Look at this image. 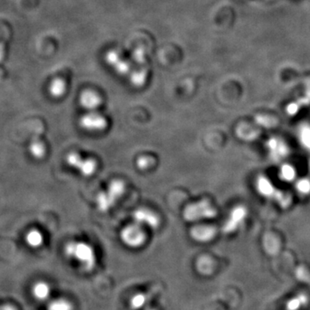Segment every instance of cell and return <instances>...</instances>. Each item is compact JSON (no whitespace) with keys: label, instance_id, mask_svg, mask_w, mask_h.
Segmentation results:
<instances>
[{"label":"cell","instance_id":"obj_1","mask_svg":"<svg viewBox=\"0 0 310 310\" xmlns=\"http://www.w3.org/2000/svg\"><path fill=\"white\" fill-rule=\"evenodd\" d=\"M67 256L76 260L86 271H91L96 267V253L92 246L87 243L72 241L65 247Z\"/></svg>","mask_w":310,"mask_h":310},{"label":"cell","instance_id":"obj_2","mask_svg":"<svg viewBox=\"0 0 310 310\" xmlns=\"http://www.w3.org/2000/svg\"><path fill=\"white\" fill-rule=\"evenodd\" d=\"M125 184L122 180L115 179L110 183L108 188L99 193L96 202L98 209L102 212H106L115 205L118 199L124 194Z\"/></svg>","mask_w":310,"mask_h":310},{"label":"cell","instance_id":"obj_3","mask_svg":"<svg viewBox=\"0 0 310 310\" xmlns=\"http://www.w3.org/2000/svg\"><path fill=\"white\" fill-rule=\"evenodd\" d=\"M183 216L188 222H197L215 217L216 216V210L208 200H202L186 206L184 209Z\"/></svg>","mask_w":310,"mask_h":310},{"label":"cell","instance_id":"obj_4","mask_svg":"<svg viewBox=\"0 0 310 310\" xmlns=\"http://www.w3.org/2000/svg\"><path fill=\"white\" fill-rule=\"evenodd\" d=\"M66 160L68 165L78 170L81 175L84 177H90L94 174L98 167V164L94 158H83L78 153L72 152L68 154Z\"/></svg>","mask_w":310,"mask_h":310},{"label":"cell","instance_id":"obj_5","mask_svg":"<svg viewBox=\"0 0 310 310\" xmlns=\"http://www.w3.org/2000/svg\"><path fill=\"white\" fill-rule=\"evenodd\" d=\"M121 239L126 246L131 248H138L145 243L146 233L142 226L135 223L125 227L121 230Z\"/></svg>","mask_w":310,"mask_h":310},{"label":"cell","instance_id":"obj_6","mask_svg":"<svg viewBox=\"0 0 310 310\" xmlns=\"http://www.w3.org/2000/svg\"><path fill=\"white\" fill-rule=\"evenodd\" d=\"M79 125L81 128L87 131H102L107 128L108 122L104 116L97 112H90L81 116Z\"/></svg>","mask_w":310,"mask_h":310},{"label":"cell","instance_id":"obj_7","mask_svg":"<svg viewBox=\"0 0 310 310\" xmlns=\"http://www.w3.org/2000/svg\"><path fill=\"white\" fill-rule=\"evenodd\" d=\"M133 219L135 223L140 226H148L151 229H156L159 225L158 216L152 210L145 208L136 209L133 213Z\"/></svg>","mask_w":310,"mask_h":310},{"label":"cell","instance_id":"obj_8","mask_svg":"<svg viewBox=\"0 0 310 310\" xmlns=\"http://www.w3.org/2000/svg\"><path fill=\"white\" fill-rule=\"evenodd\" d=\"M246 210L242 206H238L232 209L230 217L227 220L223 226V231L225 232H232L239 229L241 223L246 218Z\"/></svg>","mask_w":310,"mask_h":310},{"label":"cell","instance_id":"obj_9","mask_svg":"<svg viewBox=\"0 0 310 310\" xmlns=\"http://www.w3.org/2000/svg\"><path fill=\"white\" fill-rule=\"evenodd\" d=\"M216 229L212 226L197 225L191 230V237L197 242H209L216 235Z\"/></svg>","mask_w":310,"mask_h":310},{"label":"cell","instance_id":"obj_10","mask_svg":"<svg viewBox=\"0 0 310 310\" xmlns=\"http://www.w3.org/2000/svg\"><path fill=\"white\" fill-rule=\"evenodd\" d=\"M102 99L95 91H85L81 94L79 103L83 108L93 112L101 105Z\"/></svg>","mask_w":310,"mask_h":310},{"label":"cell","instance_id":"obj_11","mask_svg":"<svg viewBox=\"0 0 310 310\" xmlns=\"http://www.w3.org/2000/svg\"><path fill=\"white\" fill-rule=\"evenodd\" d=\"M29 150L31 155L36 158H43L46 155V146L44 142L38 137L32 139L30 143Z\"/></svg>","mask_w":310,"mask_h":310},{"label":"cell","instance_id":"obj_12","mask_svg":"<svg viewBox=\"0 0 310 310\" xmlns=\"http://www.w3.org/2000/svg\"><path fill=\"white\" fill-rule=\"evenodd\" d=\"M32 293L38 300H46L50 295V287L45 282H38L33 287Z\"/></svg>","mask_w":310,"mask_h":310},{"label":"cell","instance_id":"obj_13","mask_svg":"<svg viewBox=\"0 0 310 310\" xmlns=\"http://www.w3.org/2000/svg\"><path fill=\"white\" fill-rule=\"evenodd\" d=\"M26 242L33 248L40 247L43 244V235L38 230H32L26 234Z\"/></svg>","mask_w":310,"mask_h":310},{"label":"cell","instance_id":"obj_14","mask_svg":"<svg viewBox=\"0 0 310 310\" xmlns=\"http://www.w3.org/2000/svg\"><path fill=\"white\" fill-rule=\"evenodd\" d=\"M268 147L273 157L276 158V159H278L280 157H283L287 154L286 147L276 139L270 140V142L268 143Z\"/></svg>","mask_w":310,"mask_h":310},{"label":"cell","instance_id":"obj_15","mask_svg":"<svg viewBox=\"0 0 310 310\" xmlns=\"http://www.w3.org/2000/svg\"><path fill=\"white\" fill-rule=\"evenodd\" d=\"M66 92V83L61 78H55L49 85V93L54 98H60Z\"/></svg>","mask_w":310,"mask_h":310},{"label":"cell","instance_id":"obj_16","mask_svg":"<svg viewBox=\"0 0 310 310\" xmlns=\"http://www.w3.org/2000/svg\"><path fill=\"white\" fill-rule=\"evenodd\" d=\"M258 190L260 192V194L265 195V196H271L274 193V188L271 185V183L265 177H260V179L258 180Z\"/></svg>","mask_w":310,"mask_h":310},{"label":"cell","instance_id":"obj_17","mask_svg":"<svg viewBox=\"0 0 310 310\" xmlns=\"http://www.w3.org/2000/svg\"><path fill=\"white\" fill-rule=\"evenodd\" d=\"M47 310H73V306L68 301L57 299L51 302Z\"/></svg>","mask_w":310,"mask_h":310},{"label":"cell","instance_id":"obj_18","mask_svg":"<svg viewBox=\"0 0 310 310\" xmlns=\"http://www.w3.org/2000/svg\"><path fill=\"white\" fill-rule=\"evenodd\" d=\"M155 158L148 155H143L137 158L136 165L140 170H147V169L151 168L153 165H155Z\"/></svg>","mask_w":310,"mask_h":310},{"label":"cell","instance_id":"obj_19","mask_svg":"<svg viewBox=\"0 0 310 310\" xmlns=\"http://www.w3.org/2000/svg\"><path fill=\"white\" fill-rule=\"evenodd\" d=\"M296 172L295 169L290 165H283L280 169V177L284 181H292L295 179Z\"/></svg>","mask_w":310,"mask_h":310},{"label":"cell","instance_id":"obj_20","mask_svg":"<svg viewBox=\"0 0 310 310\" xmlns=\"http://www.w3.org/2000/svg\"><path fill=\"white\" fill-rule=\"evenodd\" d=\"M147 303L145 294L139 293L135 295L130 302V306L134 310H141Z\"/></svg>","mask_w":310,"mask_h":310},{"label":"cell","instance_id":"obj_21","mask_svg":"<svg viewBox=\"0 0 310 310\" xmlns=\"http://www.w3.org/2000/svg\"><path fill=\"white\" fill-rule=\"evenodd\" d=\"M306 302L305 296H299V297L293 298L292 300L288 302L287 304V310H298L301 306H303Z\"/></svg>","mask_w":310,"mask_h":310},{"label":"cell","instance_id":"obj_22","mask_svg":"<svg viewBox=\"0 0 310 310\" xmlns=\"http://www.w3.org/2000/svg\"><path fill=\"white\" fill-rule=\"evenodd\" d=\"M301 142L306 149H310V127L304 126L300 131Z\"/></svg>","mask_w":310,"mask_h":310},{"label":"cell","instance_id":"obj_23","mask_svg":"<svg viewBox=\"0 0 310 310\" xmlns=\"http://www.w3.org/2000/svg\"><path fill=\"white\" fill-rule=\"evenodd\" d=\"M209 265H211V263H210V261H209V259L206 257H202L197 261L196 267H197L199 272L206 274V273L209 272V269H210Z\"/></svg>","mask_w":310,"mask_h":310},{"label":"cell","instance_id":"obj_24","mask_svg":"<svg viewBox=\"0 0 310 310\" xmlns=\"http://www.w3.org/2000/svg\"><path fill=\"white\" fill-rule=\"evenodd\" d=\"M297 190L303 194L310 193V181L307 179H301L297 182Z\"/></svg>","mask_w":310,"mask_h":310},{"label":"cell","instance_id":"obj_25","mask_svg":"<svg viewBox=\"0 0 310 310\" xmlns=\"http://www.w3.org/2000/svg\"><path fill=\"white\" fill-rule=\"evenodd\" d=\"M288 112L290 113V115H294V114H296L297 112V106L296 105H290L289 107H288Z\"/></svg>","mask_w":310,"mask_h":310},{"label":"cell","instance_id":"obj_26","mask_svg":"<svg viewBox=\"0 0 310 310\" xmlns=\"http://www.w3.org/2000/svg\"><path fill=\"white\" fill-rule=\"evenodd\" d=\"M4 56V47H3V43L0 42V61H2Z\"/></svg>","mask_w":310,"mask_h":310},{"label":"cell","instance_id":"obj_27","mask_svg":"<svg viewBox=\"0 0 310 310\" xmlns=\"http://www.w3.org/2000/svg\"><path fill=\"white\" fill-rule=\"evenodd\" d=\"M0 310H16V309L10 305H3L0 308Z\"/></svg>","mask_w":310,"mask_h":310}]
</instances>
